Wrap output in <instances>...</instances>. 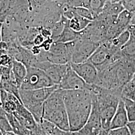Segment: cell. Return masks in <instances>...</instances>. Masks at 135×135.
Listing matches in <instances>:
<instances>
[{"instance_id": "cell-21", "label": "cell", "mask_w": 135, "mask_h": 135, "mask_svg": "<svg viewBox=\"0 0 135 135\" xmlns=\"http://www.w3.org/2000/svg\"><path fill=\"white\" fill-rule=\"evenodd\" d=\"M122 58L134 60H135V40L129 39L121 50Z\"/></svg>"}, {"instance_id": "cell-25", "label": "cell", "mask_w": 135, "mask_h": 135, "mask_svg": "<svg viewBox=\"0 0 135 135\" xmlns=\"http://www.w3.org/2000/svg\"><path fill=\"white\" fill-rule=\"evenodd\" d=\"M0 130L3 133L12 132V128L8 118V113L0 107Z\"/></svg>"}, {"instance_id": "cell-32", "label": "cell", "mask_w": 135, "mask_h": 135, "mask_svg": "<svg viewBox=\"0 0 135 135\" xmlns=\"http://www.w3.org/2000/svg\"><path fill=\"white\" fill-rule=\"evenodd\" d=\"M127 30L129 32L130 34V38L131 40H135V26L130 25Z\"/></svg>"}, {"instance_id": "cell-19", "label": "cell", "mask_w": 135, "mask_h": 135, "mask_svg": "<svg viewBox=\"0 0 135 135\" xmlns=\"http://www.w3.org/2000/svg\"><path fill=\"white\" fill-rule=\"evenodd\" d=\"M133 14L134 13H132L125 9L118 15L115 22L122 31H125L127 30L128 26L130 25Z\"/></svg>"}, {"instance_id": "cell-14", "label": "cell", "mask_w": 135, "mask_h": 135, "mask_svg": "<svg viewBox=\"0 0 135 135\" xmlns=\"http://www.w3.org/2000/svg\"><path fill=\"white\" fill-rule=\"evenodd\" d=\"M1 107L7 113L13 114L20 104L19 99L14 95L1 89Z\"/></svg>"}, {"instance_id": "cell-18", "label": "cell", "mask_w": 135, "mask_h": 135, "mask_svg": "<svg viewBox=\"0 0 135 135\" xmlns=\"http://www.w3.org/2000/svg\"><path fill=\"white\" fill-rule=\"evenodd\" d=\"M79 32H77L71 29L68 23L65 26L63 32L56 42L66 43L76 40L79 38Z\"/></svg>"}, {"instance_id": "cell-4", "label": "cell", "mask_w": 135, "mask_h": 135, "mask_svg": "<svg viewBox=\"0 0 135 135\" xmlns=\"http://www.w3.org/2000/svg\"><path fill=\"white\" fill-rule=\"evenodd\" d=\"M43 119L63 130L70 131L67 112L61 89L59 88L56 90L44 102Z\"/></svg>"}, {"instance_id": "cell-35", "label": "cell", "mask_w": 135, "mask_h": 135, "mask_svg": "<svg viewBox=\"0 0 135 135\" xmlns=\"http://www.w3.org/2000/svg\"><path fill=\"white\" fill-rule=\"evenodd\" d=\"M2 23L0 22V43L2 41Z\"/></svg>"}, {"instance_id": "cell-22", "label": "cell", "mask_w": 135, "mask_h": 135, "mask_svg": "<svg viewBox=\"0 0 135 135\" xmlns=\"http://www.w3.org/2000/svg\"><path fill=\"white\" fill-rule=\"evenodd\" d=\"M121 98L135 101V75L134 74L130 81L123 87Z\"/></svg>"}, {"instance_id": "cell-9", "label": "cell", "mask_w": 135, "mask_h": 135, "mask_svg": "<svg viewBox=\"0 0 135 135\" xmlns=\"http://www.w3.org/2000/svg\"><path fill=\"white\" fill-rule=\"evenodd\" d=\"M89 85L75 72L70 63L63 79L59 85V88L66 90H83L88 89Z\"/></svg>"}, {"instance_id": "cell-2", "label": "cell", "mask_w": 135, "mask_h": 135, "mask_svg": "<svg viewBox=\"0 0 135 135\" xmlns=\"http://www.w3.org/2000/svg\"><path fill=\"white\" fill-rule=\"evenodd\" d=\"M135 73L134 60L122 58L99 70L95 85L121 94L123 87L130 81Z\"/></svg>"}, {"instance_id": "cell-6", "label": "cell", "mask_w": 135, "mask_h": 135, "mask_svg": "<svg viewBox=\"0 0 135 135\" xmlns=\"http://www.w3.org/2000/svg\"><path fill=\"white\" fill-rule=\"evenodd\" d=\"M55 85L47 74L37 68H27V74L20 89L22 90H36Z\"/></svg>"}, {"instance_id": "cell-30", "label": "cell", "mask_w": 135, "mask_h": 135, "mask_svg": "<svg viewBox=\"0 0 135 135\" xmlns=\"http://www.w3.org/2000/svg\"><path fill=\"white\" fill-rule=\"evenodd\" d=\"M121 4L125 10L132 13L135 12V0H122Z\"/></svg>"}, {"instance_id": "cell-17", "label": "cell", "mask_w": 135, "mask_h": 135, "mask_svg": "<svg viewBox=\"0 0 135 135\" xmlns=\"http://www.w3.org/2000/svg\"><path fill=\"white\" fill-rule=\"evenodd\" d=\"M91 22L76 13L71 19L69 20V25L74 31L80 32L85 29Z\"/></svg>"}, {"instance_id": "cell-24", "label": "cell", "mask_w": 135, "mask_h": 135, "mask_svg": "<svg viewBox=\"0 0 135 135\" xmlns=\"http://www.w3.org/2000/svg\"><path fill=\"white\" fill-rule=\"evenodd\" d=\"M69 22V20L64 17L62 15L61 19L54 26L51 30V38L53 40L54 42H56L60 35L63 32L66 25Z\"/></svg>"}, {"instance_id": "cell-3", "label": "cell", "mask_w": 135, "mask_h": 135, "mask_svg": "<svg viewBox=\"0 0 135 135\" xmlns=\"http://www.w3.org/2000/svg\"><path fill=\"white\" fill-rule=\"evenodd\" d=\"M88 89L92 92L93 100L96 104L101 119L103 130L108 131L121 99V94L95 85H90Z\"/></svg>"}, {"instance_id": "cell-1", "label": "cell", "mask_w": 135, "mask_h": 135, "mask_svg": "<svg viewBox=\"0 0 135 135\" xmlns=\"http://www.w3.org/2000/svg\"><path fill=\"white\" fill-rule=\"evenodd\" d=\"M62 96L67 112L70 131H77L87 122L92 112L93 95L88 89L62 90Z\"/></svg>"}, {"instance_id": "cell-7", "label": "cell", "mask_w": 135, "mask_h": 135, "mask_svg": "<svg viewBox=\"0 0 135 135\" xmlns=\"http://www.w3.org/2000/svg\"><path fill=\"white\" fill-rule=\"evenodd\" d=\"M102 130L99 112L96 103L93 100L92 112L86 123L80 129L70 132L71 135H98Z\"/></svg>"}, {"instance_id": "cell-20", "label": "cell", "mask_w": 135, "mask_h": 135, "mask_svg": "<svg viewBox=\"0 0 135 135\" xmlns=\"http://www.w3.org/2000/svg\"><path fill=\"white\" fill-rule=\"evenodd\" d=\"M8 118L12 128V133L16 135H31L30 131L22 125L13 114L8 113Z\"/></svg>"}, {"instance_id": "cell-15", "label": "cell", "mask_w": 135, "mask_h": 135, "mask_svg": "<svg viewBox=\"0 0 135 135\" xmlns=\"http://www.w3.org/2000/svg\"><path fill=\"white\" fill-rule=\"evenodd\" d=\"M27 74V67L23 63L14 59L11 68L10 79L20 89Z\"/></svg>"}, {"instance_id": "cell-23", "label": "cell", "mask_w": 135, "mask_h": 135, "mask_svg": "<svg viewBox=\"0 0 135 135\" xmlns=\"http://www.w3.org/2000/svg\"><path fill=\"white\" fill-rule=\"evenodd\" d=\"M0 88L4 90L6 92L14 95L21 101L20 88L14 82L11 81L10 78L8 79H1L0 81Z\"/></svg>"}, {"instance_id": "cell-8", "label": "cell", "mask_w": 135, "mask_h": 135, "mask_svg": "<svg viewBox=\"0 0 135 135\" xmlns=\"http://www.w3.org/2000/svg\"><path fill=\"white\" fill-rule=\"evenodd\" d=\"M77 45L73 54L71 62L74 64L83 63L87 61L100 46V44L87 41L78 38Z\"/></svg>"}, {"instance_id": "cell-38", "label": "cell", "mask_w": 135, "mask_h": 135, "mask_svg": "<svg viewBox=\"0 0 135 135\" xmlns=\"http://www.w3.org/2000/svg\"><path fill=\"white\" fill-rule=\"evenodd\" d=\"M4 135H11L10 134V133H3Z\"/></svg>"}, {"instance_id": "cell-26", "label": "cell", "mask_w": 135, "mask_h": 135, "mask_svg": "<svg viewBox=\"0 0 135 135\" xmlns=\"http://www.w3.org/2000/svg\"><path fill=\"white\" fill-rule=\"evenodd\" d=\"M122 99L125 104L129 122H135V101L123 98Z\"/></svg>"}, {"instance_id": "cell-36", "label": "cell", "mask_w": 135, "mask_h": 135, "mask_svg": "<svg viewBox=\"0 0 135 135\" xmlns=\"http://www.w3.org/2000/svg\"><path fill=\"white\" fill-rule=\"evenodd\" d=\"M108 131L102 130L101 132L98 135H108Z\"/></svg>"}, {"instance_id": "cell-5", "label": "cell", "mask_w": 135, "mask_h": 135, "mask_svg": "<svg viewBox=\"0 0 135 135\" xmlns=\"http://www.w3.org/2000/svg\"><path fill=\"white\" fill-rule=\"evenodd\" d=\"M59 88V85H55L36 90L20 89L22 104L31 112L38 123L43 119L44 102Z\"/></svg>"}, {"instance_id": "cell-10", "label": "cell", "mask_w": 135, "mask_h": 135, "mask_svg": "<svg viewBox=\"0 0 135 135\" xmlns=\"http://www.w3.org/2000/svg\"><path fill=\"white\" fill-rule=\"evenodd\" d=\"M74 71L88 85H95L98 77L97 68L90 61L74 64L70 63Z\"/></svg>"}, {"instance_id": "cell-11", "label": "cell", "mask_w": 135, "mask_h": 135, "mask_svg": "<svg viewBox=\"0 0 135 135\" xmlns=\"http://www.w3.org/2000/svg\"><path fill=\"white\" fill-rule=\"evenodd\" d=\"M20 123L29 131L37 125L38 123L31 112L22 104H20L13 114Z\"/></svg>"}, {"instance_id": "cell-27", "label": "cell", "mask_w": 135, "mask_h": 135, "mask_svg": "<svg viewBox=\"0 0 135 135\" xmlns=\"http://www.w3.org/2000/svg\"><path fill=\"white\" fill-rule=\"evenodd\" d=\"M14 59L8 51L0 49V65L2 67H11Z\"/></svg>"}, {"instance_id": "cell-33", "label": "cell", "mask_w": 135, "mask_h": 135, "mask_svg": "<svg viewBox=\"0 0 135 135\" xmlns=\"http://www.w3.org/2000/svg\"><path fill=\"white\" fill-rule=\"evenodd\" d=\"M127 126L130 131L131 135H135V122H129Z\"/></svg>"}, {"instance_id": "cell-37", "label": "cell", "mask_w": 135, "mask_h": 135, "mask_svg": "<svg viewBox=\"0 0 135 135\" xmlns=\"http://www.w3.org/2000/svg\"><path fill=\"white\" fill-rule=\"evenodd\" d=\"M2 66L0 65V81L2 78Z\"/></svg>"}, {"instance_id": "cell-31", "label": "cell", "mask_w": 135, "mask_h": 135, "mask_svg": "<svg viewBox=\"0 0 135 135\" xmlns=\"http://www.w3.org/2000/svg\"><path fill=\"white\" fill-rule=\"evenodd\" d=\"M49 0H28V4L31 11L44 5Z\"/></svg>"}, {"instance_id": "cell-29", "label": "cell", "mask_w": 135, "mask_h": 135, "mask_svg": "<svg viewBox=\"0 0 135 135\" xmlns=\"http://www.w3.org/2000/svg\"><path fill=\"white\" fill-rule=\"evenodd\" d=\"M108 135H131L128 126L110 129L108 132Z\"/></svg>"}, {"instance_id": "cell-12", "label": "cell", "mask_w": 135, "mask_h": 135, "mask_svg": "<svg viewBox=\"0 0 135 135\" xmlns=\"http://www.w3.org/2000/svg\"><path fill=\"white\" fill-rule=\"evenodd\" d=\"M129 122L124 102L122 98L111 122L110 130L127 126Z\"/></svg>"}, {"instance_id": "cell-42", "label": "cell", "mask_w": 135, "mask_h": 135, "mask_svg": "<svg viewBox=\"0 0 135 135\" xmlns=\"http://www.w3.org/2000/svg\"><path fill=\"white\" fill-rule=\"evenodd\" d=\"M134 61H135V60H134Z\"/></svg>"}, {"instance_id": "cell-34", "label": "cell", "mask_w": 135, "mask_h": 135, "mask_svg": "<svg viewBox=\"0 0 135 135\" xmlns=\"http://www.w3.org/2000/svg\"><path fill=\"white\" fill-rule=\"evenodd\" d=\"M130 25L135 26V12H134L133 14V17H132Z\"/></svg>"}, {"instance_id": "cell-28", "label": "cell", "mask_w": 135, "mask_h": 135, "mask_svg": "<svg viewBox=\"0 0 135 135\" xmlns=\"http://www.w3.org/2000/svg\"><path fill=\"white\" fill-rule=\"evenodd\" d=\"M75 13L80 16L89 20L90 21H93L95 19L94 16L92 11L86 7H80L74 8Z\"/></svg>"}, {"instance_id": "cell-41", "label": "cell", "mask_w": 135, "mask_h": 135, "mask_svg": "<svg viewBox=\"0 0 135 135\" xmlns=\"http://www.w3.org/2000/svg\"><path fill=\"white\" fill-rule=\"evenodd\" d=\"M50 1H60L61 0H50Z\"/></svg>"}, {"instance_id": "cell-16", "label": "cell", "mask_w": 135, "mask_h": 135, "mask_svg": "<svg viewBox=\"0 0 135 135\" xmlns=\"http://www.w3.org/2000/svg\"><path fill=\"white\" fill-rule=\"evenodd\" d=\"M40 124L47 135H71L70 131L63 130L53 123L43 119Z\"/></svg>"}, {"instance_id": "cell-39", "label": "cell", "mask_w": 135, "mask_h": 135, "mask_svg": "<svg viewBox=\"0 0 135 135\" xmlns=\"http://www.w3.org/2000/svg\"><path fill=\"white\" fill-rule=\"evenodd\" d=\"M0 107H1V89H0Z\"/></svg>"}, {"instance_id": "cell-13", "label": "cell", "mask_w": 135, "mask_h": 135, "mask_svg": "<svg viewBox=\"0 0 135 135\" xmlns=\"http://www.w3.org/2000/svg\"><path fill=\"white\" fill-rule=\"evenodd\" d=\"M69 64L58 65L50 62L44 71L54 85H59L67 72Z\"/></svg>"}, {"instance_id": "cell-40", "label": "cell", "mask_w": 135, "mask_h": 135, "mask_svg": "<svg viewBox=\"0 0 135 135\" xmlns=\"http://www.w3.org/2000/svg\"><path fill=\"white\" fill-rule=\"evenodd\" d=\"M0 135H3V132H2L1 130H0Z\"/></svg>"}]
</instances>
